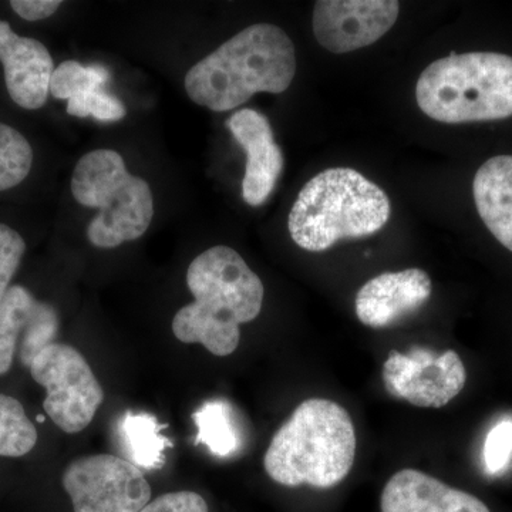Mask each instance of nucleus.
Here are the masks:
<instances>
[{
  "instance_id": "obj_1",
  "label": "nucleus",
  "mask_w": 512,
  "mask_h": 512,
  "mask_svg": "<svg viewBox=\"0 0 512 512\" xmlns=\"http://www.w3.org/2000/svg\"><path fill=\"white\" fill-rule=\"evenodd\" d=\"M188 289L194 302L173 319L180 342L201 343L218 357L232 355L241 340V325L258 318L264 303V285L234 249L217 245L191 262Z\"/></svg>"
},
{
  "instance_id": "obj_2",
  "label": "nucleus",
  "mask_w": 512,
  "mask_h": 512,
  "mask_svg": "<svg viewBox=\"0 0 512 512\" xmlns=\"http://www.w3.org/2000/svg\"><path fill=\"white\" fill-rule=\"evenodd\" d=\"M296 73L291 37L278 26L261 23L231 37L185 76L188 97L212 111H229L256 93L281 94Z\"/></svg>"
},
{
  "instance_id": "obj_3",
  "label": "nucleus",
  "mask_w": 512,
  "mask_h": 512,
  "mask_svg": "<svg viewBox=\"0 0 512 512\" xmlns=\"http://www.w3.org/2000/svg\"><path fill=\"white\" fill-rule=\"evenodd\" d=\"M356 457V433L338 403L309 399L278 430L264 457L266 474L285 487L328 490L349 476Z\"/></svg>"
},
{
  "instance_id": "obj_4",
  "label": "nucleus",
  "mask_w": 512,
  "mask_h": 512,
  "mask_svg": "<svg viewBox=\"0 0 512 512\" xmlns=\"http://www.w3.org/2000/svg\"><path fill=\"white\" fill-rule=\"evenodd\" d=\"M386 192L352 168H329L299 192L289 234L299 248L322 252L343 239L376 234L390 220Z\"/></svg>"
},
{
  "instance_id": "obj_5",
  "label": "nucleus",
  "mask_w": 512,
  "mask_h": 512,
  "mask_svg": "<svg viewBox=\"0 0 512 512\" xmlns=\"http://www.w3.org/2000/svg\"><path fill=\"white\" fill-rule=\"evenodd\" d=\"M416 99L420 110L440 123L508 119L512 116V57L451 53L421 73Z\"/></svg>"
},
{
  "instance_id": "obj_6",
  "label": "nucleus",
  "mask_w": 512,
  "mask_h": 512,
  "mask_svg": "<svg viewBox=\"0 0 512 512\" xmlns=\"http://www.w3.org/2000/svg\"><path fill=\"white\" fill-rule=\"evenodd\" d=\"M72 194L83 207L99 210L87 228L94 247L111 249L136 241L153 221L150 185L128 173L117 151L94 150L80 158L74 168Z\"/></svg>"
},
{
  "instance_id": "obj_7",
  "label": "nucleus",
  "mask_w": 512,
  "mask_h": 512,
  "mask_svg": "<svg viewBox=\"0 0 512 512\" xmlns=\"http://www.w3.org/2000/svg\"><path fill=\"white\" fill-rule=\"evenodd\" d=\"M33 380L45 387L43 407L64 433H80L90 426L104 402L103 387L79 350L52 343L29 367Z\"/></svg>"
},
{
  "instance_id": "obj_8",
  "label": "nucleus",
  "mask_w": 512,
  "mask_h": 512,
  "mask_svg": "<svg viewBox=\"0 0 512 512\" xmlns=\"http://www.w3.org/2000/svg\"><path fill=\"white\" fill-rule=\"evenodd\" d=\"M63 487L74 512H140L151 498L140 468L111 454L74 460L64 471Z\"/></svg>"
},
{
  "instance_id": "obj_9",
  "label": "nucleus",
  "mask_w": 512,
  "mask_h": 512,
  "mask_svg": "<svg viewBox=\"0 0 512 512\" xmlns=\"http://www.w3.org/2000/svg\"><path fill=\"white\" fill-rule=\"evenodd\" d=\"M383 382L397 399L440 409L464 389L467 372L454 350L441 355L423 348H414L407 355L392 350L383 365Z\"/></svg>"
},
{
  "instance_id": "obj_10",
  "label": "nucleus",
  "mask_w": 512,
  "mask_h": 512,
  "mask_svg": "<svg viewBox=\"0 0 512 512\" xmlns=\"http://www.w3.org/2000/svg\"><path fill=\"white\" fill-rule=\"evenodd\" d=\"M399 13L396 0H320L313 9V33L329 52H355L386 35Z\"/></svg>"
},
{
  "instance_id": "obj_11",
  "label": "nucleus",
  "mask_w": 512,
  "mask_h": 512,
  "mask_svg": "<svg viewBox=\"0 0 512 512\" xmlns=\"http://www.w3.org/2000/svg\"><path fill=\"white\" fill-rule=\"evenodd\" d=\"M57 332L59 316L52 305L36 301L23 286H10L0 303V376L9 372L16 353L22 365L30 367L55 343Z\"/></svg>"
},
{
  "instance_id": "obj_12",
  "label": "nucleus",
  "mask_w": 512,
  "mask_h": 512,
  "mask_svg": "<svg viewBox=\"0 0 512 512\" xmlns=\"http://www.w3.org/2000/svg\"><path fill=\"white\" fill-rule=\"evenodd\" d=\"M227 127L247 154L242 198L251 207H259L271 197L284 171V154L275 143L271 123L259 111L238 110L229 117Z\"/></svg>"
},
{
  "instance_id": "obj_13",
  "label": "nucleus",
  "mask_w": 512,
  "mask_h": 512,
  "mask_svg": "<svg viewBox=\"0 0 512 512\" xmlns=\"http://www.w3.org/2000/svg\"><path fill=\"white\" fill-rule=\"evenodd\" d=\"M433 285L419 268L386 272L370 279L356 295L357 319L373 329L389 328L429 301Z\"/></svg>"
},
{
  "instance_id": "obj_14",
  "label": "nucleus",
  "mask_w": 512,
  "mask_h": 512,
  "mask_svg": "<svg viewBox=\"0 0 512 512\" xmlns=\"http://www.w3.org/2000/svg\"><path fill=\"white\" fill-rule=\"evenodd\" d=\"M0 62L10 99L22 109H42L49 99L50 80L55 72L46 46L39 40L16 35L8 22L0 20Z\"/></svg>"
},
{
  "instance_id": "obj_15",
  "label": "nucleus",
  "mask_w": 512,
  "mask_h": 512,
  "mask_svg": "<svg viewBox=\"0 0 512 512\" xmlns=\"http://www.w3.org/2000/svg\"><path fill=\"white\" fill-rule=\"evenodd\" d=\"M380 507L382 512H491L474 495L410 468L387 481Z\"/></svg>"
},
{
  "instance_id": "obj_16",
  "label": "nucleus",
  "mask_w": 512,
  "mask_h": 512,
  "mask_svg": "<svg viewBox=\"0 0 512 512\" xmlns=\"http://www.w3.org/2000/svg\"><path fill=\"white\" fill-rule=\"evenodd\" d=\"M473 194L485 227L512 252V156L485 161L474 177Z\"/></svg>"
},
{
  "instance_id": "obj_17",
  "label": "nucleus",
  "mask_w": 512,
  "mask_h": 512,
  "mask_svg": "<svg viewBox=\"0 0 512 512\" xmlns=\"http://www.w3.org/2000/svg\"><path fill=\"white\" fill-rule=\"evenodd\" d=\"M164 429H167V424H161L153 414H124L119 426L120 437L134 466L146 470L163 468L165 450L173 447L167 437L161 436V430Z\"/></svg>"
},
{
  "instance_id": "obj_18",
  "label": "nucleus",
  "mask_w": 512,
  "mask_h": 512,
  "mask_svg": "<svg viewBox=\"0 0 512 512\" xmlns=\"http://www.w3.org/2000/svg\"><path fill=\"white\" fill-rule=\"evenodd\" d=\"M192 420L198 429L195 446L204 444L211 454L220 458L238 453L242 440L231 404L220 399L205 402L192 414Z\"/></svg>"
},
{
  "instance_id": "obj_19",
  "label": "nucleus",
  "mask_w": 512,
  "mask_h": 512,
  "mask_svg": "<svg viewBox=\"0 0 512 512\" xmlns=\"http://www.w3.org/2000/svg\"><path fill=\"white\" fill-rule=\"evenodd\" d=\"M37 430L15 397L0 393V456L23 457L35 448Z\"/></svg>"
},
{
  "instance_id": "obj_20",
  "label": "nucleus",
  "mask_w": 512,
  "mask_h": 512,
  "mask_svg": "<svg viewBox=\"0 0 512 512\" xmlns=\"http://www.w3.org/2000/svg\"><path fill=\"white\" fill-rule=\"evenodd\" d=\"M33 164L29 141L15 128L0 123V191L25 181Z\"/></svg>"
},
{
  "instance_id": "obj_21",
  "label": "nucleus",
  "mask_w": 512,
  "mask_h": 512,
  "mask_svg": "<svg viewBox=\"0 0 512 512\" xmlns=\"http://www.w3.org/2000/svg\"><path fill=\"white\" fill-rule=\"evenodd\" d=\"M110 82V72L103 64L83 66L74 60L60 63L50 80V94L56 99H73L77 94L96 87H106Z\"/></svg>"
},
{
  "instance_id": "obj_22",
  "label": "nucleus",
  "mask_w": 512,
  "mask_h": 512,
  "mask_svg": "<svg viewBox=\"0 0 512 512\" xmlns=\"http://www.w3.org/2000/svg\"><path fill=\"white\" fill-rule=\"evenodd\" d=\"M67 114L73 117L92 116L99 121H119L127 114L126 106L103 87L89 89L67 101Z\"/></svg>"
},
{
  "instance_id": "obj_23",
  "label": "nucleus",
  "mask_w": 512,
  "mask_h": 512,
  "mask_svg": "<svg viewBox=\"0 0 512 512\" xmlns=\"http://www.w3.org/2000/svg\"><path fill=\"white\" fill-rule=\"evenodd\" d=\"M26 251V242L18 231L0 224V303L10 288V281L18 272Z\"/></svg>"
},
{
  "instance_id": "obj_24",
  "label": "nucleus",
  "mask_w": 512,
  "mask_h": 512,
  "mask_svg": "<svg viewBox=\"0 0 512 512\" xmlns=\"http://www.w3.org/2000/svg\"><path fill=\"white\" fill-rule=\"evenodd\" d=\"M512 458V419L495 424L484 444V463L488 473L497 474L507 468Z\"/></svg>"
},
{
  "instance_id": "obj_25",
  "label": "nucleus",
  "mask_w": 512,
  "mask_h": 512,
  "mask_svg": "<svg viewBox=\"0 0 512 512\" xmlns=\"http://www.w3.org/2000/svg\"><path fill=\"white\" fill-rule=\"evenodd\" d=\"M140 512H208V505L200 494L178 491L161 495Z\"/></svg>"
},
{
  "instance_id": "obj_26",
  "label": "nucleus",
  "mask_w": 512,
  "mask_h": 512,
  "mask_svg": "<svg viewBox=\"0 0 512 512\" xmlns=\"http://www.w3.org/2000/svg\"><path fill=\"white\" fill-rule=\"evenodd\" d=\"M10 6L20 18L37 22V20L50 18L62 6V2L60 0H12Z\"/></svg>"
}]
</instances>
